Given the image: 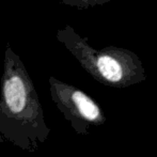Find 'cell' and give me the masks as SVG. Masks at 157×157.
Segmentation results:
<instances>
[{"mask_svg": "<svg viewBox=\"0 0 157 157\" xmlns=\"http://www.w3.org/2000/svg\"><path fill=\"white\" fill-rule=\"evenodd\" d=\"M110 0H60V2L65 6H75L79 9H87L89 6H93L96 4H101Z\"/></svg>", "mask_w": 157, "mask_h": 157, "instance_id": "obj_3", "label": "cell"}, {"mask_svg": "<svg viewBox=\"0 0 157 157\" xmlns=\"http://www.w3.org/2000/svg\"><path fill=\"white\" fill-rule=\"evenodd\" d=\"M50 129L35 86L19 56L6 44L0 96V143L34 153Z\"/></svg>", "mask_w": 157, "mask_h": 157, "instance_id": "obj_1", "label": "cell"}, {"mask_svg": "<svg viewBox=\"0 0 157 157\" xmlns=\"http://www.w3.org/2000/svg\"><path fill=\"white\" fill-rule=\"evenodd\" d=\"M49 91L52 99L58 109L67 119L74 122L80 121H96L99 118V109L97 105L82 91L66 85L65 82L49 77Z\"/></svg>", "mask_w": 157, "mask_h": 157, "instance_id": "obj_2", "label": "cell"}]
</instances>
